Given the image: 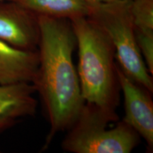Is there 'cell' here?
Wrapping results in <instances>:
<instances>
[{"mask_svg":"<svg viewBox=\"0 0 153 153\" xmlns=\"http://www.w3.org/2000/svg\"><path fill=\"white\" fill-rule=\"evenodd\" d=\"M116 1H118V0H84V1H85L88 6L112 3Z\"/></svg>","mask_w":153,"mask_h":153,"instance_id":"13","label":"cell"},{"mask_svg":"<svg viewBox=\"0 0 153 153\" xmlns=\"http://www.w3.org/2000/svg\"><path fill=\"white\" fill-rule=\"evenodd\" d=\"M14 1L38 16L67 19L87 16L88 5L84 0H9Z\"/></svg>","mask_w":153,"mask_h":153,"instance_id":"9","label":"cell"},{"mask_svg":"<svg viewBox=\"0 0 153 153\" xmlns=\"http://www.w3.org/2000/svg\"><path fill=\"white\" fill-rule=\"evenodd\" d=\"M135 30L153 33V0H130Z\"/></svg>","mask_w":153,"mask_h":153,"instance_id":"10","label":"cell"},{"mask_svg":"<svg viewBox=\"0 0 153 153\" xmlns=\"http://www.w3.org/2000/svg\"><path fill=\"white\" fill-rule=\"evenodd\" d=\"M120 89L123 91L125 106L123 120L153 148V102L152 93L128 77L116 65Z\"/></svg>","mask_w":153,"mask_h":153,"instance_id":"6","label":"cell"},{"mask_svg":"<svg viewBox=\"0 0 153 153\" xmlns=\"http://www.w3.org/2000/svg\"><path fill=\"white\" fill-rule=\"evenodd\" d=\"M35 93V87L30 82L0 85V118L18 120L33 116L38 106Z\"/></svg>","mask_w":153,"mask_h":153,"instance_id":"8","label":"cell"},{"mask_svg":"<svg viewBox=\"0 0 153 153\" xmlns=\"http://www.w3.org/2000/svg\"><path fill=\"white\" fill-rule=\"evenodd\" d=\"M39 64L33 85L41 99L50 130L42 150L73 125L85 104L72 55L76 48L70 20L38 16Z\"/></svg>","mask_w":153,"mask_h":153,"instance_id":"1","label":"cell"},{"mask_svg":"<svg viewBox=\"0 0 153 153\" xmlns=\"http://www.w3.org/2000/svg\"><path fill=\"white\" fill-rule=\"evenodd\" d=\"M17 120L9 118H0V133L14 126Z\"/></svg>","mask_w":153,"mask_h":153,"instance_id":"12","label":"cell"},{"mask_svg":"<svg viewBox=\"0 0 153 153\" xmlns=\"http://www.w3.org/2000/svg\"><path fill=\"white\" fill-rule=\"evenodd\" d=\"M71 22L78 48V68L84 101L104 109L116 111L120 86L116 51L106 32L87 16Z\"/></svg>","mask_w":153,"mask_h":153,"instance_id":"2","label":"cell"},{"mask_svg":"<svg viewBox=\"0 0 153 153\" xmlns=\"http://www.w3.org/2000/svg\"><path fill=\"white\" fill-rule=\"evenodd\" d=\"M41 37L36 14L14 1L0 0V40L17 48L38 50Z\"/></svg>","mask_w":153,"mask_h":153,"instance_id":"5","label":"cell"},{"mask_svg":"<svg viewBox=\"0 0 153 153\" xmlns=\"http://www.w3.org/2000/svg\"><path fill=\"white\" fill-rule=\"evenodd\" d=\"M140 53L151 75L153 74V33L135 30Z\"/></svg>","mask_w":153,"mask_h":153,"instance_id":"11","label":"cell"},{"mask_svg":"<svg viewBox=\"0 0 153 153\" xmlns=\"http://www.w3.org/2000/svg\"><path fill=\"white\" fill-rule=\"evenodd\" d=\"M116 111L85 103L73 125L68 130L62 148L72 153H130L140 136Z\"/></svg>","mask_w":153,"mask_h":153,"instance_id":"3","label":"cell"},{"mask_svg":"<svg viewBox=\"0 0 153 153\" xmlns=\"http://www.w3.org/2000/svg\"><path fill=\"white\" fill-rule=\"evenodd\" d=\"M87 17L108 36L116 51V60L128 77L153 93L152 75L140 53L130 10V0L88 6Z\"/></svg>","mask_w":153,"mask_h":153,"instance_id":"4","label":"cell"},{"mask_svg":"<svg viewBox=\"0 0 153 153\" xmlns=\"http://www.w3.org/2000/svg\"><path fill=\"white\" fill-rule=\"evenodd\" d=\"M38 64V50L19 49L0 40V85L32 83Z\"/></svg>","mask_w":153,"mask_h":153,"instance_id":"7","label":"cell"}]
</instances>
